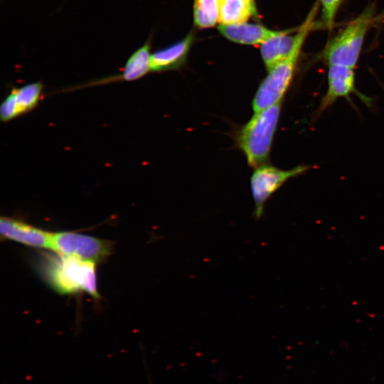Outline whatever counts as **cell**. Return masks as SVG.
I'll list each match as a JSON object with an SVG mask.
<instances>
[{
    "label": "cell",
    "mask_w": 384,
    "mask_h": 384,
    "mask_svg": "<svg viewBox=\"0 0 384 384\" xmlns=\"http://www.w3.org/2000/svg\"><path fill=\"white\" fill-rule=\"evenodd\" d=\"M50 249L62 255L97 263L111 254L112 244L88 235L62 231L52 233Z\"/></svg>",
    "instance_id": "5b68a950"
},
{
    "label": "cell",
    "mask_w": 384,
    "mask_h": 384,
    "mask_svg": "<svg viewBox=\"0 0 384 384\" xmlns=\"http://www.w3.org/2000/svg\"><path fill=\"white\" fill-rule=\"evenodd\" d=\"M150 49L151 41L149 39L129 56L119 75L108 78L103 81H134L144 77L151 71Z\"/></svg>",
    "instance_id": "5bb4252c"
},
{
    "label": "cell",
    "mask_w": 384,
    "mask_h": 384,
    "mask_svg": "<svg viewBox=\"0 0 384 384\" xmlns=\"http://www.w3.org/2000/svg\"><path fill=\"white\" fill-rule=\"evenodd\" d=\"M2 238L23 245L42 249L51 248L52 233L9 217L0 219Z\"/></svg>",
    "instance_id": "ba28073f"
},
{
    "label": "cell",
    "mask_w": 384,
    "mask_h": 384,
    "mask_svg": "<svg viewBox=\"0 0 384 384\" xmlns=\"http://www.w3.org/2000/svg\"><path fill=\"white\" fill-rule=\"evenodd\" d=\"M195 32L191 31L178 41L151 54V72H163L181 68L186 63L195 41Z\"/></svg>",
    "instance_id": "30bf717a"
},
{
    "label": "cell",
    "mask_w": 384,
    "mask_h": 384,
    "mask_svg": "<svg viewBox=\"0 0 384 384\" xmlns=\"http://www.w3.org/2000/svg\"><path fill=\"white\" fill-rule=\"evenodd\" d=\"M319 8L317 0L297 27L294 47L289 56L267 70L268 74L259 85L252 102L255 112L282 102L294 78L306 39L314 27Z\"/></svg>",
    "instance_id": "6da1fadb"
},
{
    "label": "cell",
    "mask_w": 384,
    "mask_h": 384,
    "mask_svg": "<svg viewBox=\"0 0 384 384\" xmlns=\"http://www.w3.org/2000/svg\"><path fill=\"white\" fill-rule=\"evenodd\" d=\"M321 19L326 29L331 31L334 26L335 18L343 0H319Z\"/></svg>",
    "instance_id": "2e32d148"
},
{
    "label": "cell",
    "mask_w": 384,
    "mask_h": 384,
    "mask_svg": "<svg viewBox=\"0 0 384 384\" xmlns=\"http://www.w3.org/2000/svg\"><path fill=\"white\" fill-rule=\"evenodd\" d=\"M43 85L36 82L14 88L0 107L1 121L8 122L34 109L43 94Z\"/></svg>",
    "instance_id": "52a82bcc"
},
{
    "label": "cell",
    "mask_w": 384,
    "mask_h": 384,
    "mask_svg": "<svg viewBox=\"0 0 384 384\" xmlns=\"http://www.w3.org/2000/svg\"><path fill=\"white\" fill-rule=\"evenodd\" d=\"M281 105L282 102L255 112L235 134L237 146L252 167L267 164L279 119Z\"/></svg>",
    "instance_id": "3957f363"
},
{
    "label": "cell",
    "mask_w": 384,
    "mask_h": 384,
    "mask_svg": "<svg viewBox=\"0 0 384 384\" xmlns=\"http://www.w3.org/2000/svg\"><path fill=\"white\" fill-rule=\"evenodd\" d=\"M375 20L374 6L367 7L349 22L326 46L324 58L329 65L354 68L359 59L366 36Z\"/></svg>",
    "instance_id": "277c9868"
},
{
    "label": "cell",
    "mask_w": 384,
    "mask_h": 384,
    "mask_svg": "<svg viewBox=\"0 0 384 384\" xmlns=\"http://www.w3.org/2000/svg\"><path fill=\"white\" fill-rule=\"evenodd\" d=\"M308 166L300 165L288 170L265 164L255 168L250 178L251 193L255 203V216L260 218L270 197L289 178L303 174Z\"/></svg>",
    "instance_id": "8992f818"
},
{
    "label": "cell",
    "mask_w": 384,
    "mask_h": 384,
    "mask_svg": "<svg viewBox=\"0 0 384 384\" xmlns=\"http://www.w3.org/2000/svg\"><path fill=\"white\" fill-rule=\"evenodd\" d=\"M193 17L198 28L214 27L218 22V0H194Z\"/></svg>",
    "instance_id": "9a60e30c"
},
{
    "label": "cell",
    "mask_w": 384,
    "mask_h": 384,
    "mask_svg": "<svg viewBox=\"0 0 384 384\" xmlns=\"http://www.w3.org/2000/svg\"><path fill=\"white\" fill-rule=\"evenodd\" d=\"M38 267L43 277L57 292L71 294L82 292L99 297L96 263L55 253L42 255Z\"/></svg>",
    "instance_id": "7a4b0ae2"
},
{
    "label": "cell",
    "mask_w": 384,
    "mask_h": 384,
    "mask_svg": "<svg viewBox=\"0 0 384 384\" xmlns=\"http://www.w3.org/2000/svg\"><path fill=\"white\" fill-rule=\"evenodd\" d=\"M258 18L255 0H218V22L221 25L246 22Z\"/></svg>",
    "instance_id": "4fadbf2b"
},
{
    "label": "cell",
    "mask_w": 384,
    "mask_h": 384,
    "mask_svg": "<svg viewBox=\"0 0 384 384\" xmlns=\"http://www.w3.org/2000/svg\"><path fill=\"white\" fill-rule=\"evenodd\" d=\"M328 87L316 110L319 117L338 98H348L351 94L358 93L355 87L353 68L343 65H329Z\"/></svg>",
    "instance_id": "9c48e42d"
},
{
    "label": "cell",
    "mask_w": 384,
    "mask_h": 384,
    "mask_svg": "<svg viewBox=\"0 0 384 384\" xmlns=\"http://www.w3.org/2000/svg\"><path fill=\"white\" fill-rule=\"evenodd\" d=\"M220 34L226 39L241 45H262L277 34L280 30L268 28L259 23L243 22L218 26Z\"/></svg>",
    "instance_id": "8fae6325"
},
{
    "label": "cell",
    "mask_w": 384,
    "mask_h": 384,
    "mask_svg": "<svg viewBox=\"0 0 384 384\" xmlns=\"http://www.w3.org/2000/svg\"><path fill=\"white\" fill-rule=\"evenodd\" d=\"M294 32L291 28L280 30L260 46L261 58L267 70L289 56L294 44Z\"/></svg>",
    "instance_id": "7c38bea8"
}]
</instances>
